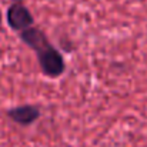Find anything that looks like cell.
Listing matches in <instances>:
<instances>
[{
	"label": "cell",
	"mask_w": 147,
	"mask_h": 147,
	"mask_svg": "<svg viewBox=\"0 0 147 147\" xmlns=\"http://www.w3.org/2000/svg\"><path fill=\"white\" fill-rule=\"evenodd\" d=\"M40 71L47 79H59L66 73V60L61 51L51 42L40 50L34 51Z\"/></svg>",
	"instance_id": "1"
},
{
	"label": "cell",
	"mask_w": 147,
	"mask_h": 147,
	"mask_svg": "<svg viewBox=\"0 0 147 147\" xmlns=\"http://www.w3.org/2000/svg\"><path fill=\"white\" fill-rule=\"evenodd\" d=\"M6 23L10 30L22 33L34 26V17L30 9L22 0H14L6 10Z\"/></svg>",
	"instance_id": "2"
},
{
	"label": "cell",
	"mask_w": 147,
	"mask_h": 147,
	"mask_svg": "<svg viewBox=\"0 0 147 147\" xmlns=\"http://www.w3.org/2000/svg\"><path fill=\"white\" fill-rule=\"evenodd\" d=\"M6 116L16 124L22 126V127H29L32 124H34L40 117H42V110L37 104H30V103H24V104H19L14 107H10L6 111Z\"/></svg>",
	"instance_id": "3"
},
{
	"label": "cell",
	"mask_w": 147,
	"mask_h": 147,
	"mask_svg": "<svg viewBox=\"0 0 147 147\" xmlns=\"http://www.w3.org/2000/svg\"><path fill=\"white\" fill-rule=\"evenodd\" d=\"M19 39H20V42L23 45H26L29 49L33 50V51H37V50H40L42 47H45L46 45L50 43L47 34L42 29H39L36 26L19 33Z\"/></svg>",
	"instance_id": "4"
},
{
	"label": "cell",
	"mask_w": 147,
	"mask_h": 147,
	"mask_svg": "<svg viewBox=\"0 0 147 147\" xmlns=\"http://www.w3.org/2000/svg\"><path fill=\"white\" fill-rule=\"evenodd\" d=\"M1 24H3V13L0 10V30H1Z\"/></svg>",
	"instance_id": "5"
}]
</instances>
